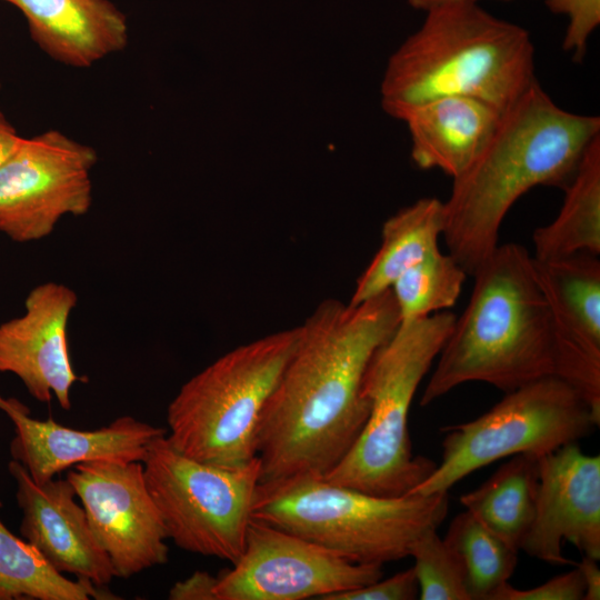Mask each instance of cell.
<instances>
[{
	"label": "cell",
	"instance_id": "1",
	"mask_svg": "<svg viewBox=\"0 0 600 600\" xmlns=\"http://www.w3.org/2000/svg\"><path fill=\"white\" fill-rule=\"evenodd\" d=\"M400 323L391 290L357 306L328 299L299 326L296 347L259 421L260 482L324 477L360 437L367 369Z\"/></svg>",
	"mask_w": 600,
	"mask_h": 600
},
{
	"label": "cell",
	"instance_id": "2",
	"mask_svg": "<svg viewBox=\"0 0 600 600\" xmlns=\"http://www.w3.org/2000/svg\"><path fill=\"white\" fill-rule=\"evenodd\" d=\"M600 136V118L559 107L538 81L508 109L470 167L452 179L443 202L448 253L472 276L499 244L511 207L537 186L572 179Z\"/></svg>",
	"mask_w": 600,
	"mask_h": 600
},
{
	"label": "cell",
	"instance_id": "3",
	"mask_svg": "<svg viewBox=\"0 0 600 600\" xmlns=\"http://www.w3.org/2000/svg\"><path fill=\"white\" fill-rule=\"evenodd\" d=\"M536 81L528 30L477 3H443L426 10L420 28L389 58L381 106L401 120L428 101L467 97L503 113Z\"/></svg>",
	"mask_w": 600,
	"mask_h": 600
},
{
	"label": "cell",
	"instance_id": "4",
	"mask_svg": "<svg viewBox=\"0 0 600 600\" xmlns=\"http://www.w3.org/2000/svg\"><path fill=\"white\" fill-rule=\"evenodd\" d=\"M472 277L469 302L437 357L421 406L467 382L509 392L556 376L550 312L532 254L518 243L498 244Z\"/></svg>",
	"mask_w": 600,
	"mask_h": 600
},
{
	"label": "cell",
	"instance_id": "5",
	"mask_svg": "<svg viewBox=\"0 0 600 600\" xmlns=\"http://www.w3.org/2000/svg\"><path fill=\"white\" fill-rule=\"evenodd\" d=\"M448 506V492L379 497L306 473L260 482L252 519L352 562L383 566L409 557L421 536L438 530Z\"/></svg>",
	"mask_w": 600,
	"mask_h": 600
},
{
	"label": "cell",
	"instance_id": "6",
	"mask_svg": "<svg viewBox=\"0 0 600 600\" xmlns=\"http://www.w3.org/2000/svg\"><path fill=\"white\" fill-rule=\"evenodd\" d=\"M456 316L441 311L400 322L374 353L363 381L370 411L347 456L323 478L379 497L409 494L436 462L411 450L409 412L419 384L448 339Z\"/></svg>",
	"mask_w": 600,
	"mask_h": 600
},
{
	"label": "cell",
	"instance_id": "7",
	"mask_svg": "<svg viewBox=\"0 0 600 600\" xmlns=\"http://www.w3.org/2000/svg\"><path fill=\"white\" fill-rule=\"evenodd\" d=\"M298 336L299 327L239 346L189 379L167 409L172 447L223 468L253 460L262 409Z\"/></svg>",
	"mask_w": 600,
	"mask_h": 600
},
{
	"label": "cell",
	"instance_id": "8",
	"mask_svg": "<svg viewBox=\"0 0 600 600\" xmlns=\"http://www.w3.org/2000/svg\"><path fill=\"white\" fill-rule=\"evenodd\" d=\"M599 426L586 400L564 380L549 376L531 381L507 392L477 419L442 427L441 461L410 493L448 492L497 460L520 453L542 457Z\"/></svg>",
	"mask_w": 600,
	"mask_h": 600
},
{
	"label": "cell",
	"instance_id": "9",
	"mask_svg": "<svg viewBox=\"0 0 600 600\" xmlns=\"http://www.w3.org/2000/svg\"><path fill=\"white\" fill-rule=\"evenodd\" d=\"M147 487L168 539L180 549L233 564L241 556L260 483V460L223 468L156 438L142 461Z\"/></svg>",
	"mask_w": 600,
	"mask_h": 600
},
{
	"label": "cell",
	"instance_id": "10",
	"mask_svg": "<svg viewBox=\"0 0 600 600\" xmlns=\"http://www.w3.org/2000/svg\"><path fill=\"white\" fill-rule=\"evenodd\" d=\"M97 151L63 132L21 138L0 167V232L16 242L48 237L64 216H83L92 203Z\"/></svg>",
	"mask_w": 600,
	"mask_h": 600
},
{
	"label": "cell",
	"instance_id": "11",
	"mask_svg": "<svg viewBox=\"0 0 600 600\" xmlns=\"http://www.w3.org/2000/svg\"><path fill=\"white\" fill-rule=\"evenodd\" d=\"M381 564L356 563L283 529L252 519L232 569L217 577L216 600H303L364 587Z\"/></svg>",
	"mask_w": 600,
	"mask_h": 600
},
{
	"label": "cell",
	"instance_id": "12",
	"mask_svg": "<svg viewBox=\"0 0 600 600\" xmlns=\"http://www.w3.org/2000/svg\"><path fill=\"white\" fill-rule=\"evenodd\" d=\"M116 578L168 561L167 531L140 461L79 463L68 473Z\"/></svg>",
	"mask_w": 600,
	"mask_h": 600
},
{
	"label": "cell",
	"instance_id": "13",
	"mask_svg": "<svg viewBox=\"0 0 600 600\" xmlns=\"http://www.w3.org/2000/svg\"><path fill=\"white\" fill-rule=\"evenodd\" d=\"M532 259L550 312L556 377L573 387L600 421L599 256Z\"/></svg>",
	"mask_w": 600,
	"mask_h": 600
},
{
	"label": "cell",
	"instance_id": "14",
	"mask_svg": "<svg viewBox=\"0 0 600 600\" xmlns=\"http://www.w3.org/2000/svg\"><path fill=\"white\" fill-rule=\"evenodd\" d=\"M563 541L600 560V456L577 442L539 458L534 518L520 550L541 561L571 566Z\"/></svg>",
	"mask_w": 600,
	"mask_h": 600
},
{
	"label": "cell",
	"instance_id": "15",
	"mask_svg": "<svg viewBox=\"0 0 600 600\" xmlns=\"http://www.w3.org/2000/svg\"><path fill=\"white\" fill-rule=\"evenodd\" d=\"M74 290L48 281L34 287L24 313L0 324V373H12L37 401L54 397L70 410L72 386L83 378L74 372L69 352L68 322L77 306Z\"/></svg>",
	"mask_w": 600,
	"mask_h": 600
},
{
	"label": "cell",
	"instance_id": "16",
	"mask_svg": "<svg viewBox=\"0 0 600 600\" xmlns=\"http://www.w3.org/2000/svg\"><path fill=\"white\" fill-rule=\"evenodd\" d=\"M2 410L14 426L10 454L32 480L43 484L79 463L142 462L149 444L167 430L131 416L119 417L96 430H78L52 419L39 420L16 398L0 394Z\"/></svg>",
	"mask_w": 600,
	"mask_h": 600
},
{
	"label": "cell",
	"instance_id": "17",
	"mask_svg": "<svg viewBox=\"0 0 600 600\" xmlns=\"http://www.w3.org/2000/svg\"><path fill=\"white\" fill-rule=\"evenodd\" d=\"M8 471L17 484L16 499L22 512L20 533L60 573H71L99 588L116 578L108 556L96 540L77 493L66 479L36 483L16 460Z\"/></svg>",
	"mask_w": 600,
	"mask_h": 600
},
{
	"label": "cell",
	"instance_id": "18",
	"mask_svg": "<svg viewBox=\"0 0 600 600\" xmlns=\"http://www.w3.org/2000/svg\"><path fill=\"white\" fill-rule=\"evenodd\" d=\"M26 17L33 42L51 59L89 68L128 44L126 16L110 0H2Z\"/></svg>",
	"mask_w": 600,
	"mask_h": 600
},
{
	"label": "cell",
	"instance_id": "19",
	"mask_svg": "<svg viewBox=\"0 0 600 600\" xmlns=\"http://www.w3.org/2000/svg\"><path fill=\"white\" fill-rule=\"evenodd\" d=\"M501 112L467 97H444L409 110L406 122L411 158L423 170L439 169L452 179L474 161L496 131Z\"/></svg>",
	"mask_w": 600,
	"mask_h": 600
},
{
	"label": "cell",
	"instance_id": "20",
	"mask_svg": "<svg viewBox=\"0 0 600 600\" xmlns=\"http://www.w3.org/2000/svg\"><path fill=\"white\" fill-rule=\"evenodd\" d=\"M443 229V201L438 198L419 199L387 219L381 246L358 278L349 304L357 306L389 290L408 268L439 249Z\"/></svg>",
	"mask_w": 600,
	"mask_h": 600
},
{
	"label": "cell",
	"instance_id": "21",
	"mask_svg": "<svg viewBox=\"0 0 600 600\" xmlns=\"http://www.w3.org/2000/svg\"><path fill=\"white\" fill-rule=\"evenodd\" d=\"M564 191L558 216L532 233L537 260L600 254V136L586 150Z\"/></svg>",
	"mask_w": 600,
	"mask_h": 600
},
{
	"label": "cell",
	"instance_id": "22",
	"mask_svg": "<svg viewBox=\"0 0 600 600\" xmlns=\"http://www.w3.org/2000/svg\"><path fill=\"white\" fill-rule=\"evenodd\" d=\"M539 458L512 456L480 487L460 497L467 511L517 550L534 518Z\"/></svg>",
	"mask_w": 600,
	"mask_h": 600
},
{
	"label": "cell",
	"instance_id": "23",
	"mask_svg": "<svg viewBox=\"0 0 600 600\" xmlns=\"http://www.w3.org/2000/svg\"><path fill=\"white\" fill-rule=\"evenodd\" d=\"M112 596L106 588H99L89 580L66 578L31 543L13 534L0 519V600L119 598Z\"/></svg>",
	"mask_w": 600,
	"mask_h": 600
},
{
	"label": "cell",
	"instance_id": "24",
	"mask_svg": "<svg viewBox=\"0 0 600 600\" xmlns=\"http://www.w3.org/2000/svg\"><path fill=\"white\" fill-rule=\"evenodd\" d=\"M443 540L462 564L470 600H489L516 570L519 550L467 510L454 517Z\"/></svg>",
	"mask_w": 600,
	"mask_h": 600
},
{
	"label": "cell",
	"instance_id": "25",
	"mask_svg": "<svg viewBox=\"0 0 600 600\" xmlns=\"http://www.w3.org/2000/svg\"><path fill=\"white\" fill-rule=\"evenodd\" d=\"M467 272L440 248L408 268L390 290L400 322H409L453 307L461 293Z\"/></svg>",
	"mask_w": 600,
	"mask_h": 600
},
{
	"label": "cell",
	"instance_id": "26",
	"mask_svg": "<svg viewBox=\"0 0 600 600\" xmlns=\"http://www.w3.org/2000/svg\"><path fill=\"white\" fill-rule=\"evenodd\" d=\"M421 600H470L466 574L458 556L437 529L421 536L410 556Z\"/></svg>",
	"mask_w": 600,
	"mask_h": 600
},
{
	"label": "cell",
	"instance_id": "27",
	"mask_svg": "<svg viewBox=\"0 0 600 600\" xmlns=\"http://www.w3.org/2000/svg\"><path fill=\"white\" fill-rule=\"evenodd\" d=\"M544 3L550 12L568 18L562 49L580 62L591 33L600 24V0H544Z\"/></svg>",
	"mask_w": 600,
	"mask_h": 600
},
{
	"label": "cell",
	"instance_id": "28",
	"mask_svg": "<svg viewBox=\"0 0 600 600\" xmlns=\"http://www.w3.org/2000/svg\"><path fill=\"white\" fill-rule=\"evenodd\" d=\"M583 597L584 583L576 566L574 569L531 589L520 590L506 582L489 600H583Z\"/></svg>",
	"mask_w": 600,
	"mask_h": 600
},
{
	"label": "cell",
	"instance_id": "29",
	"mask_svg": "<svg viewBox=\"0 0 600 600\" xmlns=\"http://www.w3.org/2000/svg\"><path fill=\"white\" fill-rule=\"evenodd\" d=\"M419 598V586L413 568L388 579H378L364 587L330 594L324 600H413Z\"/></svg>",
	"mask_w": 600,
	"mask_h": 600
},
{
	"label": "cell",
	"instance_id": "30",
	"mask_svg": "<svg viewBox=\"0 0 600 600\" xmlns=\"http://www.w3.org/2000/svg\"><path fill=\"white\" fill-rule=\"evenodd\" d=\"M217 577L204 571H196L189 578L177 582L169 591L171 600H216L213 589Z\"/></svg>",
	"mask_w": 600,
	"mask_h": 600
},
{
	"label": "cell",
	"instance_id": "31",
	"mask_svg": "<svg viewBox=\"0 0 600 600\" xmlns=\"http://www.w3.org/2000/svg\"><path fill=\"white\" fill-rule=\"evenodd\" d=\"M598 561L592 557L583 556L580 562H576L584 583L583 600L600 599V569L597 563Z\"/></svg>",
	"mask_w": 600,
	"mask_h": 600
},
{
	"label": "cell",
	"instance_id": "32",
	"mask_svg": "<svg viewBox=\"0 0 600 600\" xmlns=\"http://www.w3.org/2000/svg\"><path fill=\"white\" fill-rule=\"evenodd\" d=\"M21 138L0 109V167L16 150Z\"/></svg>",
	"mask_w": 600,
	"mask_h": 600
},
{
	"label": "cell",
	"instance_id": "33",
	"mask_svg": "<svg viewBox=\"0 0 600 600\" xmlns=\"http://www.w3.org/2000/svg\"><path fill=\"white\" fill-rule=\"evenodd\" d=\"M478 0H407L408 4L414 9L428 10L434 6L453 2H471L477 3ZM499 1H512V0H499Z\"/></svg>",
	"mask_w": 600,
	"mask_h": 600
},
{
	"label": "cell",
	"instance_id": "34",
	"mask_svg": "<svg viewBox=\"0 0 600 600\" xmlns=\"http://www.w3.org/2000/svg\"><path fill=\"white\" fill-rule=\"evenodd\" d=\"M0 88H1V83H0Z\"/></svg>",
	"mask_w": 600,
	"mask_h": 600
}]
</instances>
